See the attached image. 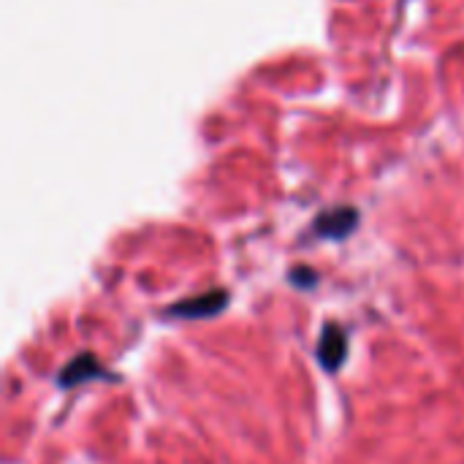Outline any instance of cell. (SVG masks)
I'll list each match as a JSON object with an SVG mask.
<instances>
[{
  "label": "cell",
  "instance_id": "obj_3",
  "mask_svg": "<svg viewBox=\"0 0 464 464\" xmlns=\"http://www.w3.org/2000/svg\"><path fill=\"white\" fill-rule=\"evenodd\" d=\"M353 223H356V212L353 209H334L329 215H321L315 228L324 237H334L337 239V237H345L353 228Z\"/></svg>",
  "mask_w": 464,
  "mask_h": 464
},
{
  "label": "cell",
  "instance_id": "obj_2",
  "mask_svg": "<svg viewBox=\"0 0 464 464\" xmlns=\"http://www.w3.org/2000/svg\"><path fill=\"white\" fill-rule=\"evenodd\" d=\"M228 296L223 291H212V294H204L198 299H188L182 304H177L171 313L179 315V318H207V315H215L226 307Z\"/></svg>",
  "mask_w": 464,
  "mask_h": 464
},
{
  "label": "cell",
  "instance_id": "obj_4",
  "mask_svg": "<svg viewBox=\"0 0 464 464\" xmlns=\"http://www.w3.org/2000/svg\"><path fill=\"white\" fill-rule=\"evenodd\" d=\"M95 375H101V367L95 364V359H92V356H79V359L71 362L68 370H63L60 383H63V386H73V383L90 381V378H95Z\"/></svg>",
  "mask_w": 464,
  "mask_h": 464
},
{
  "label": "cell",
  "instance_id": "obj_1",
  "mask_svg": "<svg viewBox=\"0 0 464 464\" xmlns=\"http://www.w3.org/2000/svg\"><path fill=\"white\" fill-rule=\"evenodd\" d=\"M345 351H348V343H345V332L337 326V324H329L324 329V337H321V345H318V359L326 370H337L345 359Z\"/></svg>",
  "mask_w": 464,
  "mask_h": 464
}]
</instances>
